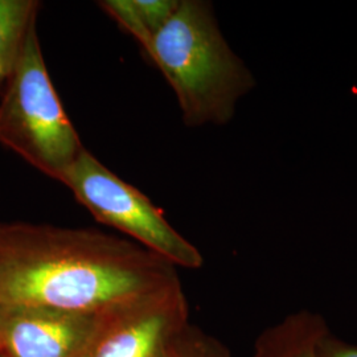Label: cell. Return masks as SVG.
Instances as JSON below:
<instances>
[{"mask_svg": "<svg viewBox=\"0 0 357 357\" xmlns=\"http://www.w3.org/2000/svg\"><path fill=\"white\" fill-rule=\"evenodd\" d=\"M100 312L0 306L3 357H82Z\"/></svg>", "mask_w": 357, "mask_h": 357, "instance_id": "6", "label": "cell"}, {"mask_svg": "<svg viewBox=\"0 0 357 357\" xmlns=\"http://www.w3.org/2000/svg\"><path fill=\"white\" fill-rule=\"evenodd\" d=\"M100 6L137 38L144 52L149 53L153 36L144 24L134 0H106L101 1Z\"/></svg>", "mask_w": 357, "mask_h": 357, "instance_id": "9", "label": "cell"}, {"mask_svg": "<svg viewBox=\"0 0 357 357\" xmlns=\"http://www.w3.org/2000/svg\"><path fill=\"white\" fill-rule=\"evenodd\" d=\"M38 8L35 0H0V61L8 75L28 26L38 19Z\"/></svg>", "mask_w": 357, "mask_h": 357, "instance_id": "7", "label": "cell"}, {"mask_svg": "<svg viewBox=\"0 0 357 357\" xmlns=\"http://www.w3.org/2000/svg\"><path fill=\"white\" fill-rule=\"evenodd\" d=\"M178 277L141 245L86 228L0 222V306L100 312Z\"/></svg>", "mask_w": 357, "mask_h": 357, "instance_id": "1", "label": "cell"}, {"mask_svg": "<svg viewBox=\"0 0 357 357\" xmlns=\"http://www.w3.org/2000/svg\"><path fill=\"white\" fill-rule=\"evenodd\" d=\"M188 326V301L176 277L100 311L82 357H168Z\"/></svg>", "mask_w": 357, "mask_h": 357, "instance_id": "5", "label": "cell"}, {"mask_svg": "<svg viewBox=\"0 0 357 357\" xmlns=\"http://www.w3.org/2000/svg\"><path fill=\"white\" fill-rule=\"evenodd\" d=\"M147 29L155 36L178 10L180 0H134Z\"/></svg>", "mask_w": 357, "mask_h": 357, "instance_id": "10", "label": "cell"}, {"mask_svg": "<svg viewBox=\"0 0 357 357\" xmlns=\"http://www.w3.org/2000/svg\"><path fill=\"white\" fill-rule=\"evenodd\" d=\"M317 357H357V344L336 337L328 328L317 344Z\"/></svg>", "mask_w": 357, "mask_h": 357, "instance_id": "11", "label": "cell"}, {"mask_svg": "<svg viewBox=\"0 0 357 357\" xmlns=\"http://www.w3.org/2000/svg\"><path fill=\"white\" fill-rule=\"evenodd\" d=\"M0 357H3V356H1V355H0Z\"/></svg>", "mask_w": 357, "mask_h": 357, "instance_id": "13", "label": "cell"}, {"mask_svg": "<svg viewBox=\"0 0 357 357\" xmlns=\"http://www.w3.org/2000/svg\"><path fill=\"white\" fill-rule=\"evenodd\" d=\"M7 76H8V73L4 68V65L1 64V61H0V78H7Z\"/></svg>", "mask_w": 357, "mask_h": 357, "instance_id": "12", "label": "cell"}, {"mask_svg": "<svg viewBox=\"0 0 357 357\" xmlns=\"http://www.w3.org/2000/svg\"><path fill=\"white\" fill-rule=\"evenodd\" d=\"M168 357H231L229 347L216 336L190 326L181 332Z\"/></svg>", "mask_w": 357, "mask_h": 357, "instance_id": "8", "label": "cell"}, {"mask_svg": "<svg viewBox=\"0 0 357 357\" xmlns=\"http://www.w3.org/2000/svg\"><path fill=\"white\" fill-rule=\"evenodd\" d=\"M61 183L97 221L125 233L128 240L175 268H200L204 257L183 237L146 195L118 178L86 149Z\"/></svg>", "mask_w": 357, "mask_h": 357, "instance_id": "4", "label": "cell"}, {"mask_svg": "<svg viewBox=\"0 0 357 357\" xmlns=\"http://www.w3.org/2000/svg\"><path fill=\"white\" fill-rule=\"evenodd\" d=\"M147 54L172 86L188 126L228 123L240 98L255 86L205 1L180 0Z\"/></svg>", "mask_w": 357, "mask_h": 357, "instance_id": "2", "label": "cell"}, {"mask_svg": "<svg viewBox=\"0 0 357 357\" xmlns=\"http://www.w3.org/2000/svg\"><path fill=\"white\" fill-rule=\"evenodd\" d=\"M26 29L0 101V144L61 181L85 147L52 84L38 36Z\"/></svg>", "mask_w": 357, "mask_h": 357, "instance_id": "3", "label": "cell"}]
</instances>
